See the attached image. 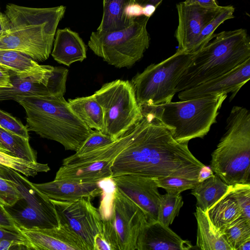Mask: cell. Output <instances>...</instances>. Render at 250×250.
Wrapping results in <instances>:
<instances>
[{"label":"cell","mask_w":250,"mask_h":250,"mask_svg":"<svg viewBox=\"0 0 250 250\" xmlns=\"http://www.w3.org/2000/svg\"><path fill=\"white\" fill-rule=\"evenodd\" d=\"M140 107L142 118L122 135L125 145L112 162V177L132 174L198 180L205 165L190 152L188 143L176 141L151 106Z\"/></svg>","instance_id":"1"},{"label":"cell","mask_w":250,"mask_h":250,"mask_svg":"<svg viewBox=\"0 0 250 250\" xmlns=\"http://www.w3.org/2000/svg\"><path fill=\"white\" fill-rule=\"evenodd\" d=\"M65 10L63 5L34 8L7 4L4 14L9 29L0 37V49L19 52L36 62L46 60Z\"/></svg>","instance_id":"2"},{"label":"cell","mask_w":250,"mask_h":250,"mask_svg":"<svg viewBox=\"0 0 250 250\" xmlns=\"http://www.w3.org/2000/svg\"><path fill=\"white\" fill-rule=\"evenodd\" d=\"M250 59V39L243 28L213 34L209 42L193 53L181 76L176 93L221 76Z\"/></svg>","instance_id":"3"},{"label":"cell","mask_w":250,"mask_h":250,"mask_svg":"<svg viewBox=\"0 0 250 250\" xmlns=\"http://www.w3.org/2000/svg\"><path fill=\"white\" fill-rule=\"evenodd\" d=\"M18 103L26 113V127L40 137L77 151L94 131L72 110L63 96H29Z\"/></svg>","instance_id":"4"},{"label":"cell","mask_w":250,"mask_h":250,"mask_svg":"<svg viewBox=\"0 0 250 250\" xmlns=\"http://www.w3.org/2000/svg\"><path fill=\"white\" fill-rule=\"evenodd\" d=\"M226 131L211 154L210 167L229 185L250 184V112L234 106Z\"/></svg>","instance_id":"5"},{"label":"cell","mask_w":250,"mask_h":250,"mask_svg":"<svg viewBox=\"0 0 250 250\" xmlns=\"http://www.w3.org/2000/svg\"><path fill=\"white\" fill-rule=\"evenodd\" d=\"M227 97L222 94L149 106L176 141L188 143L208 134Z\"/></svg>","instance_id":"6"},{"label":"cell","mask_w":250,"mask_h":250,"mask_svg":"<svg viewBox=\"0 0 250 250\" xmlns=\"http://www.w3.org/2000/svg\"><path fill=\"white\" fill-rule=\"evenodd\" d=\"M149 18H136L127 27L113 31L92 32L88 46L108 64L129 68L143 57L149 46L146 25Z\"/></svg>","instance_id":"7"},{"label":"cell","mask_w":250,"mask_h":250,"mask_svg":"<svg viewBox=\"0 0 250 250\" xmlns=\"http://www.w3.org/2000/svg\"><path fill=\"white\" fill-rule=\"evenodd\" d=\"M193 54L177 51L158 63L151 64L131 80L140 106L171 102L176 87Z\"/></svg>","instance_id":"8"},{"label":"cell","mask_w":250,"mask_h":250,"mask_svg":"<svg viewBox=\"0 0 250 250\" xmlns=\"http://www.w3.org/2000/svg\"><path fill=\"white\" fill-rule=\"evenodd\" d=\"M5 178L19 192L21 198L13 205L4 207L16 227L21 229H46L59 226L54 204L21 173L2 166Z\"/></svg>","instance_id":"9"},{"label":"cell","mask_w":250,"mask_h":250,"mask_svg":"<svg viewBox=\"0 0 250 250\" xmlns=\"http://www.w3.org/2000/svg\"><path fill=\"white\" fill-rule=\"evenodd\" d=\"M93 95L103 111L102 132L114 141L142 117L133 86L128 80L118 79L105 83Z\"/></svg>","instance_id":"10"},{"label":"cell","mask_w":250,"mask_h":250,"mask_svg":"<svg viewBox=\"0 0 250 250\" xmlns=\"http://www.w3.org/2000/svg\"><path fill=\"white\" fill-rule=\"evenodd\" d=\"M68 70L63 66L40 65L30 71L10 70L12 86L0 88V101L18 102L29 96H63Z\"/></svg>","instance_id":"11"},{"label":"cell","mask_w":250,"mask_h":250,"mask_svg":"<svg viewBox=\"0 0 250 250\" xmlns=\"http://www.w3.org/2000/svg\"><path fill=\"white\" fill-rule=\"evenodd\" d=\"M54 204L60 224L65 225L94 250V239L103 228V218L91 198L72 201L50 199Z\"/></svg>","instance_id":"12"},{"label":"cell","mask_w":250,"mask_h":250,"mask_svg":"<svg viewBox=\"0 0 250 250\" xmlns=\"http://www.w3.org/2000/svg\"><path fill=\"white\" fill-rule=\"evenodd\" d=\"M111 208L109 218L117 234L119 250H136L140 231L147 222L145 214L136 204L116 188Z\"/></svg>","instance_id":"13"},{"label":"cell","mask_w":250,"mask_h":250,"mask_svg":"<svg viewBox=\"0 0 250 250\" xmlns=\"http://www.w3.org/2000/svg\"><path fill=\"white\" fill-rule=\"evenodd\" d=\"M115 188L143 210L148 223L157 221L161 195L155 178L127 174L111 178Z\"/></svg>","instance_id":"14"},{"label":"cell","mask_w":250,"mask_h":250,"mask_svg":"<svg viewBox=\"0 0 250 250\" xmlns=\"http://www.w3.org/2000/svg\"><path fill=\"white\" fill-rule=\"evenodd\" d=\"M184 1L176 4L178 25L175 36L178 42L177 51L193 54L196 42L202 29L219 11Z\"/></svg>","instance_id":"15"},{"label":"cell","mask_w":250,"mask_h":250,"mask_svg":"<svg viewBox=\"0 0 250 250\" xmlns=\"http://www.w3.org/2000/svg\"><path fill=\"white\" fill-rule=\"evenodd\" d=\"M250 79V59L221 76L191 88L179 92L181 101L198 99L231 93V101Z\"/></svg>","instance_id":"16"},{"label":"cell","mask_w":250,"mask_h":250,"mask_svg":"<svg viewBox=\"0 0 250 250\" xmlns=\"http://www.w3.org/2000/svg\"><path fill=\"white\" fill-rule=\"evenodd\" d=\"M20 230L27 239L30 250H88L83 240L65 225Z\"/></svg>","instance_id":"17"},{"label":"cell","mask_w":250,"mask_h":250,"mask_svg":"<svg viewBox=\"0 0 250 250\" xmlns=\"http://www.w3.org/2000/svg\"><path fill=\"white\" fill-rule=\"evenodd\" d=\"M192 247L190 241L182 239L168 227L156 221L144 225L136 250H188Z\"/></svg>","instance_id":"18"},{"label":"cell","mask_w":250,"mask_h":250,"mask_svg":"<svg viewBox=\"0 0 250 250\" xmlns=\"http://www.w3.org/2000/svg\"><path fill=\"white\" fill-rule=\"evenodd\" d=\"M33 185L49 199L58 201H72L83 198L92 199L102 192L98 183L54 179L51 182Z\"/></svg>","instance_id":"19"},{"label":"cell","mask_w":250,"mask_h":250,"mask_svg":"<svg viewBox=\"0 0 250 250\" xmlns=\"http://www.w3.org/2000/svg\"><path fill=\"white\" fill-rule=\"evenodd\" d=\"M87 47L79 34L68 27L57 30L51 54L58 63L69 66L86 58Z\"/></svg>","instance_id":"20"},{"label":"cell","mask_w":250,"mask_h":250,"mask_svg":"<svg viewBox=\"0 0 250 250\" xmlns=\"http://www.w3.org/2000/svg\"><path fill=\"white\" fill-rule=\"evenodd\" d=\"M113 161L104 160L71 165H62L56 173V180H67L80 183H98L111 179Z\"/></svg>","instance_id":"21"},{"label":"cell","mask_w":250,"mask_h":250,"mask_svg":"<svg viewBox=\"0 0 250 250\" xmlns=\"http://www.w3.org/2000/svg\"><path fill=\"white\" fill-rule=\"evenodd\" d=\"M194 215L197 221L196 246L204 250H232L225 236L210 222L207 212L196 207Z\"/></svg>","instance_id":"22"},{"label":"cell","mask_w":250,"mask_h":250,"mask_svg":"<svg viewBox=\"0 0 250 250\" xmlns=\"http://www.w3.org/2000/svg\"><path fill=\"white\" fill-rule=\"evenodd\" d=\"M132 0H103V15L97 31L108 32L128 27L136 18L130 19L126 14Z\"/></svg>","instance_id":"23"},{"label":"cell","mask_w":250,"mask_h":250,"mask_svg":"<svg viewBox=\"0 0 250 250\" xmlns=\"http://www.w3.org/2000/svg\"><path fill=\"white\" fill-rule=\"evenodd\" d=\"M230 185L224 182L218 176L213 175L191 189L196 199V207L207 211L229 191Z\"/></svg>","instance_id":"24"},{"label":"cell","mask_w":250,"mask_h":250,"mask_svg":"<svg viewBox=\"0 0 250 250\" xmlns=\"http://www.w3.org/2000/svg\"><path fill=\"white\" fill-rule=\"evenodd\" d=\"M67 102L73 112L89 127L103 131L102 109L93 95L69 99Z\"/></svg>","instance_id":"25"},{"label":"cell","mask_w":250,"mask_h":250,"mask_svg":"<svg viewBox=\"0 0 250 250\" xmlns=\"http://www.w3.org/2000/svg\"><path fill=\"white\" fill-rule=\"evenodd\" d=\"M229 191L207 211L212 224L221 234L227 226L241 217V210Z\"/></svg>","instance_id":"26"},{"label":"cell","mask_w":250,"mask_h":250,"mask_svg":"<svg viewBox=\"0 0 250 250\" xmlns=\"http://www.w3.org/2000/svg\"><path fill=\"white\" fill-rule=\"evenodd\" d=\"M0 144L10 153L25 160L37 162V155L29 139L0 128Z\"/></svg>","instance_id":"27"},{"label":"cell","mask_w":250,"mask_h":250,"mask_svg":"<svg viewBox=\"0 0 250 250\" xmlns=\"http://www.w3.org/2000/svg\"><path fill=\"white\" fill-rule=\"evenodd\" d=\"M0 165L13 169L26 176L34 177L40 172H47L48 164L32 162L0 150Z\"/></svg>","instance_id":"28"},{"label":"cell","mask_w":250,"mask_h":250,"mask_svg":"<svg viewBox=\"0 0 250 250\" xmlns=\"http://www.w3.org/2000/svg\"><path fill=\"white\" fill-rule=\"evenodd\" d=\"M183 204L180 194L167 192L161 195L158 206L157 221L163 225L169 227L175 218L178 216Z\"/></svg>","instance_id":"29"},{"label":"cell","mask_w":250,"mask_h":250,"mask_svg":"<svg viewBox=\"0 0 250 250\" xmlns=\"http://www.w3.org/2000/svg\"><path fill=\"white\" fill-rule=\"evenodd\" d=\"M0 64L17 73L30 71L40 64L29 57L19 52L0 49Z\"/></svg>","instance_id":"30"},{"label":"cell","mask_w":250,"mask_h":250,"mask_svg":"<svg viewBox=\"0 0 250 250\" xmlns=\"http://www.w3.org/2000/svg\"><path fill=\"white\" fill-rule=\"evenodd\" d=\"M235 8L232 5L221 6L214 16L204 27L201 32L193 48V53L199 50L210 40L217 28L226 20L234 18Z\"/></svg>","instance_id":"31"},{"label":"cell","mask_w":250,"mask_h":250,"mask_svg":"<svg viewBox=\"0 0 250 250\" xmlns=\"http://www.w3.org/2000/svg\"><path fill=\"white\" fill-rule=\"evenodd\" d=\"M222 234L232 250H237L243 242L250 239V221L240 217L227 226Z\"/></svg>","instance_id":"32"},{"label":"cell","mask_w":250,"mask_h":250,"mask_svg":"<svg viewBox=\"0 0 250 250\" xmlns=\"http://www.w3.org/2000/svg\"><path fill=\"white\" fill-rule=\"evenodd\" d=\"M94 250H119L115 230L110 219H103L102 230L94 239Z\"/></svg>","instance_id":"33"},{"label":"cell","mask_w":250,"mask_h":250,"mask_svg":"<svg viewBox=\"0 0 250 250\" xmlns=\"http://www.w3.org/2000/svg\"><path fill=\"white\" fill-rule=\"evenodd\" d=\"M158 188H164L167 193L180 194L182 192L194 188L198 180L174 176L155 178Z\"/></svg>","instance_id":"34"},{"label":"cell","mask_w":250,"mask_h":250,"mask_svg":"<svg viewBox=\"0 0 250 250\" xmlns=\"http://www.w3.org/2000/svg\"><path fill=\"white\" fill-rule=\"evenodd\" d=\"M241 211V217L250 221V184L230 185L229 191Z\"/></svg>","instance_id":"35"},{"label":"cell","mask_w":250,"mask_h":250,"mask_svg":"<svg viewBox=\"0 0 250 250\" xmlns=\"http://www.w3.org/2000/svg\"><path fill=\"white\" fill-rule=\"evenodd\" d=\"M114 141L110 136L101 131L94 130L73 155L79 156L87 153L109 145Z\"/></svg>","instance_id":"36"},{"label":"cell","mask_w":250,"mask_h":250,"mask_svg":"<svg viewBox=\"0 0 250 250\" xmlns=\"http://www.w3.org/2000/svg\"><path fill=\"white\" fill-rule=\"evenodd\" d=\"M0 165V204L3 207L13 205L21 198L20 194L4 174Z\"/></svg>","instance_id":"37"},{"label":"cell","mask_w":250,"mask_h":250,"mask_svg":"<svg viewBox=\"0 0 250 250\" xmlns=\"http://www.w3.org/2000/svg\"><path fill=\"white\" fill-rule=\"evenodd\" d=\"M0 126L11 133L29 139L28 130L26 126L9 113L0 109Z\"/></svg>","instance_id":"38"},{"label":"cell","mask_w":250,"mask_h":250,"mask_svg":"<svg viewBox=\"0 0 250 250\" xmlns=\"http://www.w3.org/2000/svg\"><path fill=\"white\" fill-rule=\"evenodd\" d=\"M7 240L17 244L20 249L30 250L28 241L18 229L0 226V241Z\"/></svg>","instance_id":"39"},{"label":"cell","mask_w":250,"mask_h":250,"mask_svg":"<svg viewBox=\"0 0 250 250\" xmlns=\"http://www.w3.org/2000/svg\"><path fill=\"white\" fill-rule=\"evenodd\" d=\"M0 226L7 228L18 229L13 220L6 211L4 207L0 204Z\"/></svg>","instance_id":"40"},{"label":"cell","mask_w":250,"mask_h":250,"mask_svg":"<svg viewBox=\"0 0 250 250\" xmlns=\"http://www.w3.org/2000/svg\"><path fill=\"white\" fill-rule=\"evenodd\" d=\"M11 86L10 69L0 64V88Z\"/></svg>","instance_id":"41"},{"label":"cell","mask_w":250,"mask_h":250,"mask_svg":"<svg viewBox=\"0 0 250 250\" xmlns=\"http://www.w3.org/2000/svg\"><path fill=\"white\" fill-rule=\"evenodd\" d=\"M184 2L187 4H196L209 9H217L220 7L216 0H186Z\"/></svg>","instance_id":"42"},{"label":"cell","mask_w":250,"mask_h":250,"mask_svg":"<svg viewBox=\"0 0 250 250\" xmlns=\"http://www.w3.org/2000/svg\"><path fill=\"white\" fill-rule=\"evenodd\" d=\"M126 14L130 19L143 16V6L138 4L132 3L127 7Z\"/></svg>","instance_id":"43"},{"label":"cell","mask_w":250,"mask_h":250,"mask_svg":"<svg viewBox=\"0 0 250 250\" xmlns=\"http://www.w3.org/2000/svg\"><path fill=\"white\" fill-rule=\"evenodd\" d=\"M213 172L210 167L205 166L199 171L198 176V181L201 182L210 177L213 175Z\"/></svg>","instance_id":"44"},{"label":"cell","mask_w":250,"mask_h":250,"mask_svg":"<svg viewBox=\"0 0 250 250\" xmlns=\"http://www.w3.org/2000/svg\"><path fill=\"white\" fill-rule=\"evenodd\" d=\"M9 29L8 20L5 15L0 12V37L4 35Z\"/></svg>","instance_id":"45"},{"label":"cell","mask_w":250,"mask_h":250,"mask_svg":"<svg viewBox=\"0 0 250 250\" xmlns=\"http://www.w3.org/2000/svg\"><path fill=\"white\" fill-rule=\"evenodd\" d=\"M163 0H132L133 3L138 4L141 6L151 4L157 8L162 3Z\"/></svg>","instance_id":"46"},{"label":"cell","mask_w":250,"mask_h":250,"mask_svg":"<svg viewBox=\"0 0 250 250\" xmlns=\"http://www.w3.org/2000/svg\"><path fill=\"white\" fill-rule=\"evenodd\" d=\"M157 8L151 4H147L143 6V16L150 18Z\"/></svg>","instance_id":"47"},{"label":"cell","mask_w":250,"mask_h":250,"mask_svg":"<svg viewBox=\"0 0 250 250\" xmlns=\"http://www.w3.org/2000/svg\"><path fill=\"white\" fill-rule=\"evenodd\" d=\"M237 250H250V239L243 242L238 247Z\"/></svg>","instance_id":"48"},{"label":"cell","mask_w":250,"mask_h":250,"mask_svg":"<svg viewBox=\"0 0 250 250\" xmlns=\"http://www.w3.org/2000/svg\"><path fill=\"white\" fill-rule=\"evenodd\" d=\"M0 150H2L3 151H5V152L9 153L0 144Z\"/></svg>","instance_id":"49"},{"label":"cell","mask_w":250,"mask_h":250,"mask_svg":"<svg viewBox=\"0 0 250 250\" xmlns=\"http://www.w3.org/2000/svg\"><path fill=\"white\" fill-rule=\"evenodd\" d=\"M0 128H1L0 126Z\"/></svg>","instance_id":"50"}]
</instances>
